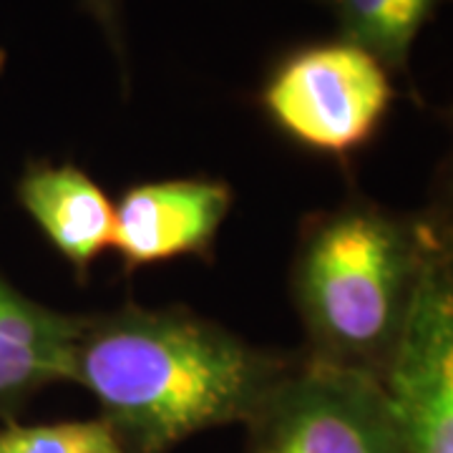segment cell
Returning <instances> with one entry per match:
<instances>
[{"label": "cell", "instance_id": "6", "mask_svg": "<svg viewBox=\"0 0 453 453\" xmlns=\"http://www.w3.org/2000/svg\"><path fill=\"white\" fill-rule=\"evenodd\" d=\"M232 207L211 179H166L129 189L113 207L111 247L129 267L204 252Z\"/></svg>", "mask_w": 453, "mask_h": 453}, {"label": "cell", "instance_id": "11", "mask_svg": "<svg viewBox=\"0 0 453 453\" xmlns=\"http://www.w3.org/2000/svg\"><path fill=\"white\" fill-rule=\"evenodd\" d=\"M83 5L111 38V46H119V0H83Z\"/></svg>", "mask_w": 453, "mask_h": 453}, {"label": "cell", "instance_id": "3", "mask_svg": "<svg viewBox=\"0 0 453 453\" xmlns=\"http://www.w3.org/2000/svg\"><path fill=\"white\" fill-rule=\"evenodd\" d=\"M398 453H453V217L421 219V265L380 375Z\"/></svg>", "mask_w": 453, "mask_h": 453}, {"label": "cell", "instance_id": "5", "mask_svg": "<svg viewBox=\"0 0 453 453\" xmlns=\"http://www.w3.org/2000/svg\"><path fill=\"white\" fill-rule=\"evenodd\" d=\"M255 421L257 453H398L380 378L320 357L290 365Z\"/></svg>", "mask_w": 453, "mask_h": 453}, {"label": "cell", "instance_id": "1", "mask_svg": "<svg viewBox=\"0 0 453 453\" xmlns=\"http://www.w3.org/2000/svg\"><path fill=\"white\" fill-rule=\"evenodd\" d=\"M290 365L187 312L124 308L81 318L71 380L121 446L164 453L222 423L255 421Z\"/></svg>", "mask_w": 453, "mask_h": 453}, {"label": "cell", "instance_id": "4", "mask_svg": "<svg viewBox=\"0 0 453 453\" xmlns=\"http://www.w3.org/2000/svg\"><path fill=\"white\" fill-rule=\"evenodd\" d=\"M262 104L292 142L342 157L380 129L393 86L375 56L340 38L290 56L265 86Z\"/></svg>", "mask_w": 453, "mask_h": 453}, {"label": "cell", "instance_id": "12", "mask_svg": "<svg viewBox=\"0 0 453 453\" xmlns=\"http://www.w3.org/2000/svg\"><path fill=\"white\" fill-rule=\"evenodd\" d=\"M0 61H3V53H0Z\"/></svg>", "mask_w": 453, "mask_h": 453}, {"label": "cell", "instance_id": "7", "mask_svg": "<svg viewBox=\"0 0 453 453\" xmlns=\"http://www.w3.org/2000/svg\"><path fill=\"white\" fill-rule=\"evenodd\" d=\"M81 318L33 303L0 280V413L38 388L71 380Z\"/></svg>", "mask_w": 453, "mask_h": 453}, {"label": "cell", "instance_id": "10", "mask_svg": "<svg viewBox=\"0 0 453 453\" xmlns=\"http://www.w3.org/2000/svg\"><path fill=\"white\" fill-rule=\"evenodd\" d=\"M0 453H124V446L106 421H65L5 428Z\"/></svg>", "mask_w": 453, "mask_h": 453}, {"label": "cell", "instance_id": "8", "mask_svg": "<svg viewBox=\"0 0 453 453\" xmlns=\"http://www.w3.org/2000/svg\"><path fill=\"white\" fill-rule=\"evenodd\" d=\"M23 210L76 270L111 247L113 204L76 166H35L18 184Z\"/></svg>", "mask_w": 453, "mask_h": 453}, {"label": "cell", "instance_id": "2", "mask_svg": "<svg viewBox=\"0 0 453 453\" xmlns=\"http://www.w3.org/2000/svg\"><path fill=\"white\" fill-rule=\"evenodd\" d=\"M421 265V219L348 204L308 229L295 295L315 356L383 375Z\"/></svg>", "mask_w": 453, "mask_h": 453}, {"label": "cell", "instance_id": "9", "mask_svg": "<svg viewBox=\"0 0 453 453\" xmlns=\"http://www.w3.org/2000/svg\"><path fill=\"white\" fill-rule=\"evenodd\" d=\"M342 41L368 50L386 68L401 71L411 46L434 16L438 0H330Z\"/></svg>", "mask_w": 453, "mask_h": 453}]
</instances>
